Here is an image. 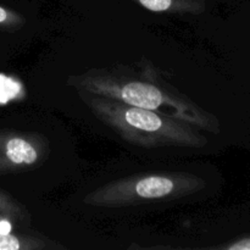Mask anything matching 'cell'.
Listing matches in <instances>:
<instances>
[{
	"label": "cell",
	"mask_w": 250,
	"mask_h": 250,
	"mask_svg": "<svg viewBox=\"0 0 250 250\" xmlns=\"http://www.w3.org/2000/svg\"><path fill=\"white\" fill-rule=\"evenodd\" d=\"M80 92L100 95L111 100L153 110L170 117L189 122L211 133H219L217 117L167 84L150 65H143L141 75H126L109 70H92L71 78Z\"/></svg>",
	"instance_id": "obj_1"
},
{
	"label": "cell",
	"mask_w": 250,
	"mask_h": 250,
	"mask_svg": "<svg viewBox=\"0 0 250 250\" xmlns=\"http://www.w3.org/2000/svg\"><path fill=\"white\" fill-rule=\"evenodd\" d=\"M80 95L95 117L134 146L203 148L208 144L207 137L198 129L199 127L189 122L100 95L85 92H80Z\"/></svg>",
	"instance_id": "obj_2"
},
{
	"label": "cell",
	"mask_w": 250,
	"mask_h": 250,
	"mask_svg": "<svg viewBox=\"0 0 250 250\" xmlns=\"http://www.w3.org/2000/svg\"><path fill=\"white\" fill-rule=\"evenodd\" d=\"M205 188V181L185 172L143 173L112 181L84 198L93 207L119 208L144 203L172 202Z\"/></svg>",
	"instance_id": "obj_3"
},
{
	"label": "cell",
	"mask_w": 250,
	"mask_h": 250,
	"mask_svg": "<svg viewBox=\"0 0 250 250\" xmlns=\"http://www.w3.org/2000/svg\"><path fill=\"white\" fill-rule=\"evenodd\" d=\"M48 141L31 132L0 131V175L17 173L41 165L48 156Z\"/></svg>",
	"instance_id": "obj_4"
},
{
	"label": "cell",
	"mask_w": 250,
	"mask_h": 250,
	"mask_svg": "<svg viewBox=\"0 0 250 250\" xmlns=\"http://www.w3.org/2000/svg\"><path fill=\"white\" fill-rule=\"evenodd\" d=\"M153 12L199 15L205 10V0H132Z\"/></svg>",
	"instance_id": "obj_5"
},
{
	"label": "cell",
	"mask_w": 250,
	"mask_h": 250,
	"mask_svg": "<svg viewBox=\"0 0 250 250\" xmlns=\"http://www.w3.org/2000/svg\"><path fill=\"white\" fill-rule=\"evenodd\" d=\"M46 244L43 241L31 237H20L10 233L0 234V250H32L44 249Z\"/></svg>",
	"instance_id": "obj_6"
},
{
	"label": "cell",
	"mask_w": 250,
	"mask_h": 250,
	"mask_svg": "<svg viewBox=\"0 0 250 250\" xmlns=\"http://www.w3.org/2000/svg\"><path fill=\"white\" fill-rule=\"evenodd\" d=\"M0 215L9 219H24L26 211L19 203L15 202L5 193L0 192Z\"/></svg>",
	"instance_id": "obj_7"
},
{
	"label": "cell",
	"mask_w": 250,
	"mask_h": 250,
	"mask_svg": "<svg viewBox=\"0 0 250 250\" xmlns=\"http://www.w3.org/2000/svg\"><path fill=\"white\" fill-rule=\"evenodd\" d=\"M24 23V19L21 15L16 14L12 10L6 9V7L0 6V27L9 31H15V29L21 28L22 24Z\"/></svg>",
	"instance_id": "obj_8"
},
{
	"label": "cell",
	"mask_w": 250,
	"mask_h": 250,
	"mask_svg": "<svg viewBox=\"0 0 250 250\" xmlns=\"http://www.w3.org/2000/svg\"><path fill=\"white\" fill-rule=\"evenodd\" d=\"M226 250H250V237H243L232 242L229 246H225Z\"/></svg>",
	"instance_id": "obj_9"
},
{
	"label": "cell",
	"mask_w": 250,
	"mask_h": 250,
	"mask_svg": "<svg viewBox=\"0 0 250 250\" xmlns=\"http://www.w3.org/2000/svg\"><path fill=\"white\" fill-rule=\"evenodd\" d=\"M10 220L11 219L0 215V234H6L12 231V224Z\"/></svg>",
	"instance_id": "obj_10"
}]
</instances>
